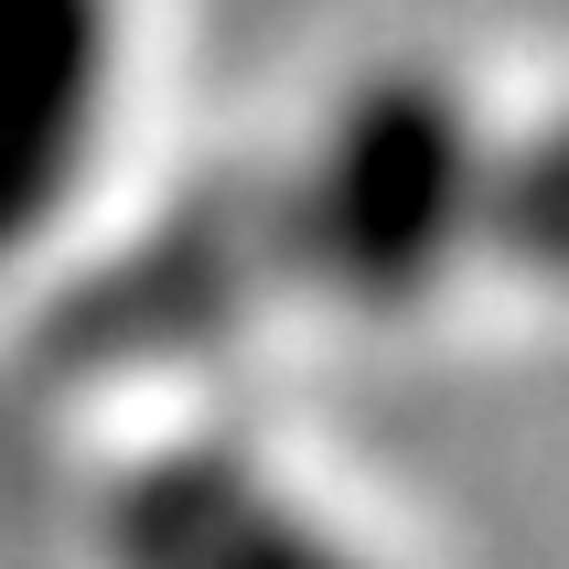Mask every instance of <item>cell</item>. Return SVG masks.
<instances>
[{"instance_id":"cell-1","label":"cell","mask_w":569,"mask_h":569,"mask_svg":"<svg viewBox=\"0 0 569 569\" xmlns=\"http://www.w3.org/2000/svg\"><path fill=\"white\" fill-rule=\"evenodd\" d=\"M451 269L569 280V119L506 129L430 76H366L345 108H322L301 151L193 183L151 237L87 269L54 312V355L140 366L290 301L398 312Z\"/></svg>"},{"instance_id":"cell-2","label":"cell","mask_w":569,"mask_h":569,"mask_svg":"<svg viewBox=\"0 0 569 569\" xmlns=\"http://www.w3.org/2000/svg\"><path fill=\"white\" fill-rule=\"evenodd\" d=\"M108 569H366L301 495L258 473L237 441H172L97 495Z\"/></svg>"},{"instance_id":"cell-3","label":"cell","mask_w":569,"mask_h":569,"mask_svg":"<svg viewBox=\"0 0 569 569\" xmlns=\"http://www.w3.org/2000/svg\"><path fill=\"white\" fill-rule=\"evenodd\" d=\"M119 76V0H0V269L64 216Z\"/></svg>"}]
</instances>
